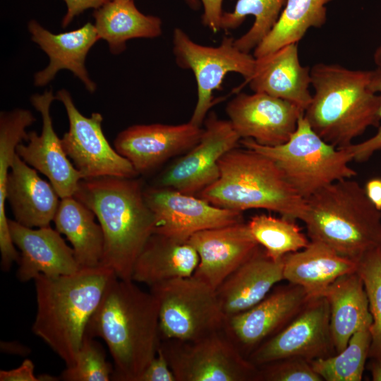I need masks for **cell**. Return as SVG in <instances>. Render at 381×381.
<instances>
[{
    "label": "cell",
    "instance_id": "cell-11",
    "mask_svg": "<svg viewBox=\"0 0 381 381\" xmlns=\"http://www.w3.org/2000/svg\"><path fill=\"white\" fill-rule=\"evenodd\" d=\"M56 99L64 104L69 122L61 138L63 148L83 179L102 176L135 178L131 163L108 143L102 128L103 117L92 113L87 117L75 107L70 92L61 89Z\"/></svg>",
    "mask_w": 381,
    "mask_h": 381
},
{
    "label": "cell",
    "instance_id": "cell-18",
    "mask_svg": "<svg viewBox=\"0 0 381 381\" xmlns=\"http://www.w3.org/2000/svg\"><path fill=\"white\" fill-rule=\"evenodd\" d=\"M56 99L52 90L35 94L30 102L42 116V131L28 133L27 144L19 143L16 154L28 165L47 177L60 198L73 196L83 176L67 157L57 136L50 115V107Z\"/></svg>",
    "mask_w": 381,
    "mask_h": 381
},
{
    "label": "cell",
    "instance_id": "cell-30",
    "mask_svg": "<svg viewBox=\"0 0 381 381\" xmlns=\"http://www.w3.org/2000/svg\"><path fill=\"white\" fill-rule=\"evenodd\" d=\"M332 0H286L279 18L269 33L254 49L260 58L292 43H298L312 28L327 21V5Z\"/></svg>",
    "mask_w": 381,
    "mask_h": 381
},
{
    "label": "cell",
    "instance_id": "cell-13",
    "mask_svg": "<svg viewBox=\"0 0 381 381\" xmlns=\"http://www.w3.org/2000/svg\"><path fill=\"white\" fill-rule=\"evenodd\" d=\"M144 197L155 218L154 234L178 241L187 242L197 232L243 222L242 212L172 188H149Z\"/></svg>",
    "mask_w": 381,
    "mask_h": 381
},
{
    "label": "cell",
    "instance_id": "cell-22",
    "mask_svg": "<svg viewBox=\"0 0 381 381\" xmlns=\"http://www.w3.org/2000/svg\"><path fill=\"white\" fill-rule=\"evenodd\" d=\"M4 199L14 220L30 228L50 226L61 200L51 183L43 180L16 153L6 177Z\"/></svg>",
    "mask_w": 381,
    "mask_h": 381
},
{
    "label": "cell",
    "instance_id": "cell-16",
    "mask_svg": "<svg viewBox=\"0 0 381 381\" xmlns=\"http://www.w3.org/2000/svg\"><path fill=\"white\" fill-rule=\"evenodd\" d=\"M309 298L302 287L289 283L250 309L227 317L224 330L248 358L259 345L287 325Z\"/></svg>",
    "mask_w": 381,
    "mask_h": 381
},
{
    "label": "cell",
    "instance_id": "cell-8",
    "mask_svg": "<svg viewBox=\"0 0 381 381\" xmlns=\"http://www.w3.org/2000/svg\"><path fill=\"white\" fill-rule=\"evenodd\" d=\"M162 340L191 341L223 329L226 317L216 290L195 275L155 284Z\"/></svg>",
    "mask_w": 381,
    "mask_h": 381
},
{
    "label": "cell",
    "instance_id": "cell-5",
    "mask_svg": "<svg viewBox=\"0 0 381 381\" xmlns=\"http://www.w3.org/2000/svg\"><path fill=\"white\" fill-rule=\"evenodd\" d=\"M306 202L302 222L310 241H320L358 262L369 252L381 248V210L355 180L334 181Z\"/></svg>",
    "mask_w": 381,
    "mask_h": 381
},
{
    "label": "cell",
    "instance_id": "cell-20",
    "mask_svg": "<svg viewBox=\"0 0 381 381\" xmlns=\"http://www.w3.org/2000/svg\"><path fill=\"white\" fill-rule=\"evenodd\" d=\"M13 242L20 250L16 277L28 282L38 274L49 277L70 274L80 267L74 251L50 226L37 229L25 226L8 219Z\"/></svg>",
    "mask_w": 381,
    "mask_h": 381
},
{
    "label": "cell",
    "instance_id": "cell-48",
    "mask_svg": "<svg viewBox=\"0 0 381 381\" xmlns=\"http://www.w3.org/2000/svg\"><path fill=\"white\" fill-rule=\"evenodd\" d=\"M129 1V0H125ZM187 3L193 8H197L198 6L199 2L198 0H186Z\"/></svg>",
    "mask_w": 381,
    "mask_h": 381
},
{
    "label": "cell",
    "instance_id": "cell-24",
    "mask_svg": "<svg viewBox=\"0 0 381 381\" xmlns=\"http://www.w3.org/2000/svg\"><path fill=\"white\" fill-rule=\"evenodd\" d=\"M282 280L283 258L272 259L260 246L216 289L224 314L227 318L250 309Z\"/></svg>",
    "mask_w": 381,
    "mask_h": 381
},
{
    "label": "cell",
    "instance_id": "cell-17",
    "mask_svg": "<svg viewBox=\"0 0 381 381\" xmlns=\"http://www.w3.org/2000/svg\"><path fill=\"white\" fill-rule=\"evenodd\" d=\"M203 130L190 121L179 125H133L117 135L114 145L138 174H144L190 150L200 140Z\"/></svg>",
    "mask_w": 381,
    "mask_h": 381
},
{
    "label": "cell",
    "instance_id": "cell-25",
    "mask_svg": "<svg viewBox=\"0 0 381 381\" xmlns=\"http://www.w3.org/2000/svg\"><path fill=\"white\" fill-rule=\"evenodd\" d=\"M358 265L326 244L310 240L306 248L283 257V277L302 287L310 298L318 297L340 277L356 272Z\"/></svg>",
    "mask_w": 381,
    "mask_h": 381
},
{
    "label": "cell",
    "instance_id": "cell-46",
    "mask_svg": "<svg viewBox=\"0 0 381 381\" xmlns=\"http://www.w3.org/2000/svg\"><path fill=\"white\" fill-rule=\"evenodd\" d=\"M373 60L377 68L381 69V44L376 48L374 52Z\"/></svg>",
    "mask_w": 381,
    "mask_h": 381
},
{
    "label": "cell",
    "instance_id": "cell-43",
    "mask_svg": "<svg viewBox=\"0 0 381 381\" xmlns=\"http://www.w3.org/2000/svg\"><path fill=\"white\" fill-rule=\"evenodd\" d=\"M365 191L372 203L381 210V179H373L368 181Z\"/></svg>",
    "mask_w": 381,
    "mask_h": 381
},
{
    "label": "cell",
    "instance_id": "cell-36",
    "mask_svg": "<svg viewBox=\"0 0 381 381\" xmlns=\"http://www.w3.org/2000/svg\"><path fill=\"white\" fill-rule=\"evenodd\" d=\"M113 373L114 365L107 360L103 346L85 334L75 363L66 367L59 377L64 381H109Z\"/></svg>",
    "mask_w": 381,
    "mask_h": 381
},
{
    "label": "cell",
    "instance_id": "cell-19",
    "mask_svg": "<svg viewBox=\"0 0 381 381\" xmlns=\"http://www.w3.org/2000/svg\"><path fill=\"white\" fill-rule=\"evenodd\" d=\"M188 242L199 256L193 275L215 290L260 246L243 221L197 232Z\"/></svg>",
    "mask_w": 381,
    "mask_h": 381
},
{
    "label": "cell",
    "instance_id": "cell-4",
    "mask_svg": "<svg viewBox=\"0 0 381 381\" xmlns=\"http://www.w3.org/2000/svg\"><path fill=\"white\" fill-rule=\"evenodd\" d=\"M372 70L318 63L310 68L311 101L304 117L324 140L338 148L353 144L381 121V99L371 86Z\"/></svg>",
    "mask_w": 381,
    "mask_h": 381
},
{
    "label": "cell",
    "instance_id": "cell-39",
    "mask_svg": "<svg viewBox=\"0 0 381 381\" xmlns=\"http://www.w3.org/2000/svg\"><path fill=\"white\" fill-rule=\"evenodd\" d=\"M138 381H176L160 346L157 355L143 371Z\"/></svg>",
    "mask_w": 381,
    "mask_h": 381
},
{
    "label": "cell",
    "instance_id": "cell-41",
    "mask_svg": "<svg viewBox=\"0 0 381 381\" xmlns=\"http://www.w3.org/2000/svg\"><path fill=\"white\" fill-rule=\"evenodd\" d=\"M204 8L202 16L203 25L213 32L221 30V19L223 14V0H201Z\"/></svg>",
    "mask_w": 381,
    "mask_h": 381
},
{
    "label": "cell",
    "instance_id": "cell-35",
    "mask_svg": "<svg viewBox=\"0 0 381 381\" xmlns=\"http://www.w3.org/2000/svg\"><path fill=\"white\" fill-rule=\"evenodd\" d=\"M357 272L363 280L372 317L369 358L381 360V248L364 255Z\"/></svg>",
    "mask_w": 381,
    "mask_h": 381
},
{
    "label": "cell",
    "instance_id": "cell-15",
    "mask_svg": "<svg viewBox=\"0 0 381 381\" xmlns=\"http://www.w3.org/2000/svg\"><path fill=\"white\" fill-rule=\"evenodd\" d=\"M226 112L241 139L251 138L265 146L286 142L304 110L298 105L265 93H238Z\"/></svg>",
    "mask_w": 381,
    "mask_h": 381
},
{
    "label": "cell",
    "instance_id": "cell-23",
    "mask_svg": "<svg viewBox=\"0 0 381 381\" xmlns=\"http://www.w3.org/2000/svg\"><path fill=\"white\" fill-rule=\"evenodd\" d=\"M246 83L253 92L289 101L304 111L312 99L309 91L310 68L301 64L298 43L289 44L256 59L253 74Z\"/></svg>",
    "mask_w": 381,
    "mask_h": 381
},
{
    "label": "cell",
    "instance_id": "cell-31",
    "mask_svg": "<svg viewBox=\"0 0 381 381\" xmlns=\"http://www.w3.org/2000/svg\"><path fill=\"white\" fill-rule=\"evenodd\" d=\"M286 0H238L231 12H223L221 29L227 30L240 26L248 16H253L251 28L234 40V44L249 53L254 49L277 23Z\"/></svg>",
    "mask_w": 381,
    "mask_h": 381
},
{
    "label": "cell",
    "instance_id": "cell-10",
    "mask_svg": "<svg viewBox=\"0 0 381 381\" xmlns=\"http://www.w3.org/2000/svg\"><path fill=\"white\" fill-rule=\"evenodd\" d=\"M234 40L224 37L219 46H204L193 41L181 28L174 30L176 62L179 67L191 70L196 80L198 99L189 121L195 125L201 126L214 104L213 92L221 89L227 73H239L246 81L253 74L256 59L237 48Z\"/></svg>",
    "mask_w": 381,
    "mask_h": 381
},
{
    "label": "cell",
    "instance_id": "cell-21",
    "mask_svg": "<svg viewBox=\"0 0 381 381\" xmlns=\"http://www.w3.org/2000/svg\"><path fill=\"white\" fill-rule=\"evenodd\" d=\"M28 28L31 40L49 59L48 66L35 73V85L44 86L54 78L58 71L67 69L82 81L88 92L95 91L97 85L90 79L85 66L90 49L99 40L94 24L88 22L76 30L54 34L32 19L29 21Z\"/></svg>",
    "mask_w": 381,
    "mask_h": 381
},
{
    "label": "cell",
    "instance_id": "cell-6",
    "mask_svg": "<svg viewBox=\"0 0 381 381\" xmlns=\"http://www.w3.org/2000/svg\"><path fill=\"white\" fill-rule=\"evenodd\" d=\"M219 166L218 179L197 196L214 206L239 212L264 209L303 221L306 200L269 157L247 148H234L220 159Z\"/></svg>",
    "mask_w": 381,
    "mask_h": 381
},
{
    "label": "cell",
    "instance_id": "cell-47",
    "mask_svg": "<svg viewBox=\"0 0 381 381\" xmlns=\"http://www.w3.org/2000/svg\"><path fill=\"white\" fill-rule=\"evenodd\" d=\"M39 380L42 381H56L59 380L60 377H56L54 376H51L50 375L47 374H43L38 376Z\"/></svg>",
    "mask_w": 381,
    "mask_h": 381
},
{
    "label": "cell",
    "instance_id": "cell-37",
    "mask_svg": "<svg viewBox=\"0 0 381 381\" xmlns=\"http://www.w3.org/2000/svg\"><path fill=\"white\" fill-rule=\"evenodd\" d=\"M257 381H322L310 361L289 357L258 366Z\"/></svg>",
    "mask_w": 381,
    "mask_h": 381
},
{
    "label": "cell",
    "instance_id": "cell-12",
    "mask_svg": "<svg viewBox=\"0 0 381 381\" xmlns=\"http://www.w3.org/2000/svg\"><path fill=\"white\" fill-rule=\"evenodd\" d=\"M335 353L329 305L325 296H318L310 298L287 325L259 345L248 359L258 367L284 358L297 357L310 362Z\"/></svg>",
    "mask_w": 381,
    "mask_h": 381
},
{
    "label": "cell",
    "instance_id": "cell-1",
    "mask_svg": "<svg viewBox=\"0 0 381 381\" xmlns=\"http://www.w3.org/2000/svg\"><path fill=\"white\" fill-rule=\"evenodd\" d=\"M85 334L106 343L113 359L111 380L138 381L162 342L158 301L132 279L114 275L87 323Z\"/></svg>",
    "mask_w": 381,
    "mask_h": 381
},
{
    "label": "cell",
    "instance_id": "cell-3",
    "mask_svg": "<svg viewBox=\"0 0 381 381\" xmlns=\"http://www.w3.org/2000/svg\"><path fill=\"white\" fill-rule=\"evenodd\" d=\"M115 275L104 266L79 269L70 274L35 279L37 312L32 330L72 366L87 323Z\"/></svg>",
    "mask_w": 381,
    "mask_h": 381
},
{
    "label": "cell",
    "instance_id": "cell-2",
    "mask_svg": "<svg viewBox=\"0 0 381 381\" xmlns=\"http://www.w3.org/2000/svg\"><path fill=\"white\" fill-rule=\"evenodd\" d=\"M73 197L92 210L102 229L101 266L121 279L131 280L136 260L155 227L142 182L135 177L83 179Z\"/></svg>",
    "mask_w": 381,
    "mask_h": 381
},
{
    "label": "cell",
    "instance_id": "cell-26",
    "mask_svg": "<svg viewBox=\"0 0 381 381\" xmlns=\"http://www.w3.org/2000/svg\"><path fill=\"white\" fill-rule=\"evenodd\" d=\"M198 262V254L188 241L153 234L136 260L131 279L150 287L167 280L192 276Z\"/></svg>",
    "mask_w": 381,
    "mask_h": 381
},
{
    "label": "cell",
    "instance_id": "cell-33",
    "mask_svg": "<svg viewBox=\"0 0 381 381\" xmlns=\"http://www.w3.org/2000/svg\"><path fill=\"white\" fill-rule=\"evenodd\" d=\"M258 243L269 257L279 260L286 254L306 248L310 240L295 220L270 214H256L247 222Z\"/></svg>",
    "mask_w": 381,
    "mask_h": 381
},
{
    "label": "cell",
    "instance_id": "cell-34",
    "mask_svg": "<svg viewBox=\"0 0 381 381\" xmlns=\"http://www.w3.org/2000/svg\"><path fill=\"white\" fill-rule=\"evenodd\" d=\"M35 121L28 109H16L0 114V238L11 236L8 219L6 215L4 189L8 172L16 153L17 145L27 140L26 128Z\"/></svg>",
    "mask_w": 381,
    "mask_h": 381
},
{
    "label": "cell",
    "instance_id": "cell-44",
    "mask_svg": "<svg viewBox=\"0 0 381 381\" xmlns=\"http://www.w3.org/2000/svg\"><path fill=\"white\" fill-rule=\"evenodd\" d=\"M1 350L7 353L25 356L30 353V349L18 341H1Z\"/></svg>",
    "mask_w": 381,
    "mask_h": 381
},
{
    "label": "cell",
    "instance_id": "cell-32",
    "mask_svg": "<svg viewBox=\"0 0 381 381\" xmlns=\"http://www.w3.org/2000/svg\"><path fill=\"white\" fill-rule=\"evenodd\" d=\"M366 321L351 336L341 351L329 357L310 361L315 371L325 381H361L371 343L370 326Z\"/></svg>",
    "mask_w": 381,
    "mask_h": 381
},
{
    "label": "cell",
    "instance_id": "cell-42",
    "mask_svg": "<svg viewBox=\"0 0 381 381\" xmlns=\"http://www.w3.org/2000/svg\"><path fill=\"white\" fill-rule=\"evenodd\" d=\"M35 365L32 361L25 358L16 368L0 370L1 381H39L34 374Z\"/></svg>",
    "mask_w": 381,
    "mask_h": 381
},
{
    "label": "cell",
    "instance_id": "cell-14",
    "mask_svg": "<svg viewBox=\"0 0 381 381\" xmlns=\"http://www.w3.org/2000/svg\"><path fill=\"white\" fill-rule=\"evenodd\" d=\"M203 129L199 142L163 174L162 187L198 195L218 179L220 159L236 148L241 138L229 120L220 119L212 111Z\"/></svg>",
    "mask_w": 381,
    "mask_h": 381
},
{
    "label": "cell",
    "instance_id": "cell-40",
    "mask_svg": "<svg viewBox=\"0 0 381 381\" xmlns=\"http://www.w3.org/2000/svg\"><path fill=\"white\" fill-rule=\"evenodd\" d=\"M67 6V11L62 19L61 26L66 28L73 18L85 10L97 9L111 0H64Z\"/></svg>",
    "mask_w": 381,
    "mask_h": 381
},
{
    "label": "cell",
    "instance_id": "cell-27",
    "mask_svg": "<svg viewBox=\"0 0 381 381\" xmlns=\"http://www.w3.org/2000/svg\"><path fill=\"white\" fill-rule=\"evenodd\" d=\"M329 305V325L336 353L343 350L351 336L372 320L363 280L358 272L343 275L325 291Z\"/></svg>",
    "mask_w": 381,
    "mask_h": 381
},
{
    "label": "cell",
    "instance_id": "cell-29",
    "mask_svg": "<svg viewBox=\"0 0 381 381\" xmlns=\"http://www.w3.org/2000/svg\"><path fill=\"white\" fill-rule=\"evenodd\" d=\"M95 214L73 196L60 200L53 222L56 229L72 245L80 269L101 265L104 234Z\"/></svg>",
    "mask_w": 381,
    "mask_h": 381
},
{
    "label": "cell",
    "instance_id": "cell-45",
    "mask_svg": "<svg viewBox=\"0 0 381 381\" xmlns=\"http://www.w3.org/2000/svg\"><path fill=\"white\" fill-rule=\"evenodd\" d=\"M370 371L373 381H381V360L371 358Z\"/></svg>",
    "mask_w": 381,
    "mask_h": 381
},
{
    "label": "cell",
    "instance_id": "cell-9",
    "mask_svg": "<svg viewBox=\"0 0 381 381\" xmlns=\"http://www.w3.org/2000/svg\"><path fill=\"white\" fill-rule=\"evenodd\" d=\"M176 381H257L258 368L223 329L191 341L162 340Z\"/></svg>",
    "mask_w": 381,
    "mask_h": 381
},
{
    "label": "cell",
    "instance_id": "cell-38",
    "mask_svg": "<svg viewBox=\"0 0 381 381\" xmlns=\"http://www.w3.org/2000/svg\"><path fill=\"white\" fill-rule=\"evenodd\" d=\"M371 86L381 99V69L372 70ZM351 152L353 160L363 162L368 160L375 152L381 150V125L377 133L371 138L357 144L346 147Z\"/></svg>",
    "mask_w": 381,
    "mask_h": 381
},
{
    "label": "cell",
    "instance_id": "cell-28",
    "mask_svg": "<svg viewBox=\"0 0 381 381\" xmlns=\"http://www.w3.org/2000/svg\"><path fill=\"white\" fill-rule=\"evenodd\" d=\"M92 16L99 40L107 41L113 54L121 53L131 39L155 38L162 32V20L141 13L133 0L109 1L95 9Z\"/></svg>",
    "mask_w": 381,
    "mask_h": 381
},
{
    "label": "cell",
    "instance_id": "cell-7",
    "mask_svg": "<svg viewBox=\"0 0 381 381\" xmlns=\"http://www.w3.org/2000/svg\"><path fill=\"white\" fill-rule=\"evenodd\" d=\"M240 143L274 161L304 200L334 181L357 175L349 166L353 160L349 150L324 140L313 130L304 114L299 118L295 131L282 145L265 146L251 138L241 139Z\"/></svg>",
    "mask_w": 381,
    "mask_h": 381
}]
</instances>
